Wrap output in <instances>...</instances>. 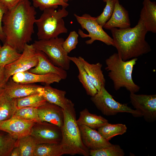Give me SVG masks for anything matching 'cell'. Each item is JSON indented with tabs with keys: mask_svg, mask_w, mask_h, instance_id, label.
<instances>
[{
	"mask_svg": "<svg viewBox=\"0 0 156 156\" xmlns=\"http://www.w3.org/2000/svg\"><path fill=\"white\" fill-rule=\"evenodd\" d=\"M77 122L79 126L84 125L93 129H98L109 123L103 117L91 113L86 108L80 112Z\"/></svg>",
	"mask_w": 156,
	"mask_h": 156,
	"instance_id": "cell-22",
	"label": "cell"
},
{
	"mask_svg": "<svg viewBox=\"0 0 156 156\" xmlns=\"http://www.w3.org/2000/svg\"><path fill=\"white\" fill-rule=\"evenodd\" d=\"M118 53L123 61L137 58L151 51L145 40L148 31L140 18L134 27L110 30Z\"/></svg>",
	"mask_w": 156,
	"mask_h": 156,
	"instance_id": "cell-2",
	"label": "cell"
},
{
	"mask_svg": "<svg viewBox=\"0 0 156 156\" xmlns=\"http://www.w3.org/2000/svg\"><path fill=\"white\" fill-rule=\"evenodd\" d=\"M37 109L40 121L49 122L61 128L64 121L63 109L62 107L46 101L37 107Z\"/></svg>",
	"mask_w": 156,
	"mask_h": 156,
	"instance_id": "cell-14",
	"label": "cell"
},
{
	"mask_svg": "<svg viewBox=\"0 0 156 156\" xmlns=\"http://www.w3.org/2000/svg\"><path fill=\"white\" fill-rule=\"evenodd\" d=\"M43 11L35 23L37 27L38 40H48L58 37L61 34L67 33L63 19L68 14L66 8H62L57 10L54 8H49Z\"/></svg>",
	"mask_w": 156,
	"mask_h": 156,
	"instance_id": "cell-5",
	"label": "cell"
},
{
	"mask_svg": "<svg viewBox=\"0 0 156 156\" xmlns=\"http://www.w3.org/2000/svg\"><path fill=\"white\" fill-rule=\"evenodd\" d=\"M64 121L61 127L60 143L64 155L89 156V149L82 141L79 125L76 119L74 105L63 109Z\"/></svg>",
	"mask_w": 156,
	"mask_h": 156,
	"instance_id": "cell-3",
	"label": "cell"
},
{
	"mask_svg": "<svg viewBox=\"0 0 156 156\" xmlns=\"http://www.w3.org/2000/svg\"><path fill=\"white\" fill-rule=\"evenodd\" d=\"M1 43H0V49H1Z\"/></svg>",
	"mask_w": 156,
	"mask_h": 156,
	"instance_id": "cell-41",
	"label": "cell"
},
{
	"mask_svg": "<svg viewBox=\"0 0 156 156\" xmlns=\"http://www.w3.org/2000/svg\"><path fill=\"white\" fill-rule=\"evenodd\" d=\"M38 62L37 65L28 71L32 73L38 74H45L49 73L58 75L62 79L67 78L66 70L54 64L47 55L43 52L36 50Z\"/></svg>",
	"mask_w": 156,
	"mask_h": 156,
	"instance_id": "cell-15",
	"label": "cell"
},
{
	"mask_svg": "<svg viewBox=\"0 0 156 156\" xmlns=\"http://www.w3.org/2000/svg\"><path fill=\"white\" fill-rule=\"evenodd\" d=\"M12 117L33 120L36 122H41L39 118L37 108L26 107L17 109Z\"/></svg>",
	"mask_w": 156,
	"mask_h": 156,
	"instance_id": "cell-32",
	"label": "cell"
},
{
	"mask_svg": "<svg viewBox=\"0 0 156 156\" xmlns=\"http://www.w3.org/2000/svg\"><path fill=\"white\" fill-rule=\"evenodd\" d=\"M138 58L123 61L118 54L115 53L105 60V70L108 72V76L112 81L116 90L125 88L130 93L138 92L140 87L133 81L132 72Z\"/></svg>",
	"mask_w": 156,
	"mask_h": 156,
	"instance_id": "cell-4",
	"label": "cell"
},
{
	"mask_svg": "<svg viewBox=\"0 0 156 156\" xmlns=\"http://www.w3.org/2000/svg\"><path fill=\"white\" fill-rule=\"evenodd\" d=\"M68 58L77 66L79 72L78 78L85 90L87 94L91 96H94L98 91L90 81L78 57L69 56Z\"/></svg>",
	"mask_w": 156,
	"mask_h": 156,
	"instance_id": "cell-24",
	"label": "cell"
},
{
	"mask_svg": "<svg viewBox=\"0 0 156 156\" xmlns=\"http://www.w3.org/2000/svg\"><path fill=\"white\" fill-rule=\"evenodd\" d=\"M36 13L29 0H23L14 8L8 10L2 20L5 37L4 43L22 53L25 45L32 41Z\"/></svg>",
	"mask_w": 156,
	"mask_h": 156,
	"instance_id": "cell-1",
	"label": "cell"
},
{
	"mask_svg": "<svg viewBox=\"0 0 156 156\" xmlns=\"http://www.w3.org/2000/svg\"><path fill=\"white\" fill-rule=\"evenodd\" d=\"M21 53L16 49L7 44L4 43L0 51V67L14 62L21 56Z\"/></svg>",
	"mask_w": 156,
	"mask_h": 156,
	"instance_id": "cell-26",
	"label": "cell"
},
{
	"mask_svg": "<svg viewBox=\"0 0 156 156\" xmlns=\"http://www.w3.org/2000/svg\"><path fill=\"white\" fill-rule=\"evenodd\" d=\"M125 155L123 150L117 144H112L97 150H89V155L91 156H124Z\"/></svg>",
	"mask_w": 156,
	"mask_h": 156,
	"instance_id": "cell-31",
	"label": "cell"
},
{
	"mask_svg": "<svg viewBox=\"0 0 156 156\" xmlns=\"http://www.w3.org/2000/svg\"><path fill=\"white\" fill-rule=\"evenodd\" d=\"M8 9L0 2V40L4 43L5 37L2 29V20L4 14Z\"/></svg>",
	"mask_w": 156,
	"mask_h": 156,
	"instance_id": "cell-36",
	"label": "cell"
},
{
	"mask_svg": "<svg viewBox=\"0 0 156 156\" xmlns=\"http://www.w3.org/2000/svg\"></svg>",
	"mask_w": 156,
	"mask_h": 156,
	"instance_id": "cell-42",
	"label": "cell"
},
{
	"mask_svg": "<svg viewBox=\"0 0 156 156\" xmlns=\"http://www.w3.org/2000/svg\"><path fill=\"white\" fill-rule=\"evenodd\" d=\"M91 97L92 102L105 115L114 116L119 113L126 112L130 113L135 117L142 116L140 112L131 109L127 104L121 103L115 101L105 86L102 87L95 95Z\"/></svg>",
	"mask_w": 156,
	"mask_h": 156,
	"instance_id": "cell-7",
	"label": "cell"
},
{
	"mask_svg": "<svg viewBox=\"0 0 156 156\" xmlns=\"http://www.w3.org/2000/svg\"><path fill=\"white\" fill-rule=\"evenodd\" d=\"M140 18L148 31L156 33V3L150 0H144Z\"/></svg>",
	"mask_w": 156,
	"mask_h": 156,
	"instance_id": "cell-21",
	"label": "cell"
},
{
	"mask_svg": "<svg viewBox=\"0 0 156 156\" xmlns=\"http://www.w3.org/2000/svg\"><path fill=\"white\" fill-rule=\"evenodd\" d=\"M88 76L98 91L105 86V79L101 70L102 65L100 62L91 64L81 56L78 57Z\"/></svg>",
	"mask_w": 156,
	"mask_h": 156,
	"instance_id": "cell-20",
	"label": "cell"
},
{
	"mask_svg": "<svg viewBox=\"0 0 156 156\" xmlns=\"http://www.w3.org/2000/svg\"><path fill=\"white\" fill-rule=\"evenodd\" d=\"M11 77L14 81L22 84L44 83L46 84L50 85L54 83H59L62 79L56 74L49 73L38 74L31 73L28 71L17 73Z\"/></svg>",
	"mask_w": 156,
	"mask_h": 156,
	"instance_id": "cell-16",
	"label": "cell"
},
{
	"mask_svg": "<svg viewBox=\"0 0 156 156\" xmlns=\"http://www.w3.org/2000/svg\"><path fill=\"white\" fill-rule=\"evenodd\" d=\"M64 155L60 143L37 145L34 156H60Z\"/></svg>",
	"mask_w": 156,
	"mask_h": 156,
	"instance_id": "cell-28",
	"label": "cell"
},
{
	"mask_svg": "<svg viewBox=\"0 0 156 156\" xmlns=\"http://www.w3.org/2000/svg\"><path fill=\"white\" fill-rule=\"evenodd\" d=\"M98 129V131L101 135L109 141L115 136L124 134L126 132L127 128L124 124L108 123Z\"/></svg>",
	"mask_w": 156,
	"mask_h": 156,
	"instance_id": "cell-27",
	"label": "cell"
},
{
	"mask_svg": "<svg viewBox=\"0 0 156 156\" xmlns=\"http://www.w3.org/2000/svg\"><path fill=\"white\" fill-rule=\"evenodd\" d=\"M74 15L82 29H85L89 33V34H87L84 33L81 29H78V34L82 38H90V40L85 42L86 44H90L95 40H99L107 45L114 47L113 38L110 37L103 30V27L98 24L96 21V17L92 16L87 14H84L81 16L75 14Z\"/></svg>",
	"mask_w": 156,
	"mask_h": 156,
	"instance_id": "cell-8",
	"label": "cell"
},
{
	"mask_svg": "<svg viewBox=\"0 0 156 156\" xmlns=\"http://www.w3.org/2000/svg\"><path fill=\"white\" fill-rule=\"evenodd\" d=\"M79 126L83 143L89 150H97L112 144L94 129L84 125Z\"/></svg>",
	"mask_w": 156,
	"mask_h": 156,
	"instance_id": "cell-17",
	"label": "cell"
},
{
	"mask_svg": "<svg viewBox=\"0 0 156 156\" xmlns=\"http://www.w3.org/2000/svg\"><path fill=\"white\" fill-rule=\"evenodd\" d=\"M130 102L147 122L156 120V94H136L130 93Z\"/></svg>",
	"mask_w": 156,
	"mask_h": 156,
	"instance_id": "cell-11",
	"label": "cell"
},
{
	"mask_svg": "<svg viewBox=\"0 0 156 156\" xmlns=\"http://www.w3.org/2000/svg\"><path fill=\"white\" fill-rule=\"evenodd\" d=\"M38 144L34 138L29 134L17 139L16 146L19 149L21 156H34Z\"/></svg>",
	"mask_w": 156,
	"mask_h": 156,
	"instance_id": "cell-25",
	"label": "cell"
},
{
	"mask_svg": "<svg viewBox=\"0 0 156 156\" xmlns=\"http://www.w3.org/2000/svg\"><path fill=\"white\" fill-rule=\"evenodd\" d=\"M8 81L5 74L4 67H0V88H4Z\"/></svg>",
	"mask_w": 156,
	"mask_h": 156,
	"instance_id": "cell-38",
	"label": "cell"
},
{
	"mask_svg": "<svg viewBox=\"0 0 156 156\" xmlns=\"http://www.w3.org/2000/svg\"><path fill=\"white\" fill-rule=\"evenodd\" d=\"M41 94L47 101L58 105L63 109L74 105L66 97V91L54 88L50 85L45 84L43 86Z\"/></svg>",
	"mask_w": 156,
	"mask_h": 156,
	"instance_id": "cell-19",
	"label": "cell"
},
{
	"mask_svg": "<svg viewBox=\"0 0 156 156\" xmlns=\"http://www.w3.org/2000/svg\"><path fill=\"white\" fill-rule=\"evenodd\" d=\"M38 60L36 51L32 44H26L19 58L14 62L4 67L5 72L8 80L14 74L28 71L35 67Z\"/></svg>",
	"mask_w": 156,
	"mask_h": 156,
	"instance_id": "cell-9",
	"label": "cell"
},
{
	"mask_svg": "<svg viewBox=\"0 0 156 156\" xmlns=\"http://www.w3.org/2000/svg\"><path fill=\"white\" fill-rule=\"evenodd\" d=\"M23 0H0L1 3L8 10L15 7Z\"/></svg>",
	"mask_w": 156,
	"mask_h": 156,
	"instance_id": "cell-37",
	"label": "cell"
},
{
	"mask_svg": "<svg viewBox=\"0 0 156 156\" xmlns=\"http://www.w3.org/2000/svg\"><path fill=\"white\" fill-rule=\"evenodd\" d=\"M37 144H59L62 139L61 128L45 121L36 122L30 133Z\"/></svg>",
	"mask_w": 156,
	"mask_h": 156,
	"instance_id": "cell-10",
	"label": "cell"
},
{
	"mask_svg": "<svg viewBox=\"0 0 156 156\" xmlns=\"http://www.w3.org/2000/svg\"><path fill=\"white\" fill-rule=\"evenodd\" d=\"M42 88V86L34 83L22 84L15 82L12 80L11 77L3 88L10 97L15 99L41 93Z\"/></svg>",
	"mask_w": 156,
	"mask_h": 156,
	"instance_id": "cell-13",
	"label": "cell"
},
{
	"mask_svg": "<svg viewBox=\"0 0 156 156\" xmlns=\"http://www.w3.org/2000/svg\"><path fill=\"white\" fill-rule=\"evenodd\" d=\"M46 101L41 93L33 94L16 99V107L17 109L26 107L37 108Z\"/></svg>",
	"mask_w": 156,
	"mask_h": 156,
	"instance_id": "cell-29",
	"label": "cell"
},
{
	"mask_svg": "<svg viewBox=\"0 0 156 156\" xmlns=\"http://www.w3.org/2000/svg\"><path fill=\"white\" fill-rule=\"evenodd\" d=\"M33 6L35 8H38L41 11L49 8L55 9L59 5L62 6V8H66L69 5L67 3L63 0H32Z\"/></svg>",
	"mask_w": 156,
	"mask_h": 156,
	"instance_id": "cell-33",
	"label": "cell"
},
{
	"mask_svg": "<svg viewBox=\"0 0 156 156\" xmlns=\"http://www.w3.org/2000/svg\"><path fill=\"white\" fill-rule=\"evenodd\" d=\"M17 109L16 99L10 98L3 88H0V122L11 118Z\"/></svg>",
	"mask_w": 156,
	"mask_h": 156,
	"instance_id": "cell-23",
	"label": "cell"
},
{
	"mask_svg": "<svg viewBox=\"0 0 156 156\" xmlns=\"http://www.w3.org/2000/svg\"><path fill=\"white\" fill-rule=\"evenodd\" d=\"M64 41L63 38L57 37L36 40L32 44L36 50L45 53L55 65L67 70L70 68L71 61L63 47Z\"/></svg>",
	"mask_w": 156,
	"mask_h": 156,
	"instance_id": "cell-6",
	"label": "cell"
},
{
	"mask_svg": "<svg viewBox=\"0 0 156 156\" xmlns=\"http://www.w3.org/2000/svg\"><path fill=\"white\" fill-rule=\"evenodd\" d=\"M65 2L67 3V2L69 0H63Z\"/></svg>",
	"mask_w": 156,
	"mask_h": 156,
	"instance_id": "cell-40",
	"label": "cell"
},
{
	"mask_svg": "<svg viewBox=\"0 0 156 156\" xmlns=\"http://www.w3.org/2000/svg\"><path fill=\"white\" fill-rule=\"evenodd\" d=\"M130 26L128 12L117 0L111 16L103 27L110 30L114 28L125 29L130 27Z\"/></svg>",
	"mask_w": 156,
	"mask_h": 156,
	"instance_id": "cell-18",
	"label": "cell"
},
{
	"mask_svg": "<svg viewBox=\"0 0 156 156\" xmlns=\"http://www.w3.org/2000/svg\"><path fill=\"white\" fill-rule=\"evenodd\" d=\"M117 0H103L106 3L105 6L102 13L96 17L97 22L103 27L111 16Z\"/></svg>",
	"mask_w": 156,
	"mask_h": 156,
	"instance_id": "cell-34",
	"label": "cell"
},
{
	"mask_svg": "<svg viewBox=\"0 0 156 156\" xmlns=\"http://www.w3.org/2000/svg\"><path fill=\"white\" fill-rule=\"evenodd\" d=\"M36 122L12 117L0 122V131L6 132L16 139L30 134Z\"/></svg>",
	"mask_w": 156,
	"mask_h": 156,
	"instance_id": "cell-12",
	"label": "cell"
},
{
	"mask_svg": "<svg viewBox=\"0 0 156 156\" xmlns=\"http://www.w3.org/2000/svg\"><path fill=\"white\" fill-rule=\"evenodd\" d=\"M17 139L9 133L0 132V156H10L13 149L16 146Z\"/></svg>",
	"mask_w": 156,
	"mask_h": 156,
	"instance_id": "cell-30",
	"label": "cell"
},
{
	"mask_svg": "<svg viewBox=\"0 0 156 156\" xmlns=\"http://www.w3.org/2000/svg\"><path fill=\"white\" fill-rule=\"evenodd\" d=\"M79 35L75 31H71L68 37L64 41L62 46L65 51L68 53L76 47L78 42Z\"/></svg>",
	"mask_w": 156,
	"mask_h": 156,
	"instance_id": "cell-35",
	"label": "cell"
},
{
	"mask_svg": "<svg viewBox=\"0 0 156 156\" xmlns=\"http://www.w3.org/2000/svg\"><path fill=\"white\" fill-rule=\"evenodd\" d=\"M10 156H21L20 151L17 146H16L13 149Z\"/></svg>",
	"mask_w": 156,
	"mask_h": 156,
	"instance_id": "cell-39",
	"label": "cell"
}]
</instances>
